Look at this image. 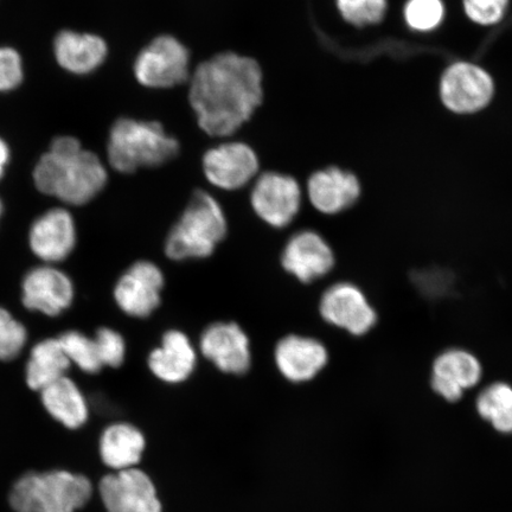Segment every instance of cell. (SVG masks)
I'll return each instance as SVG.
<instances>
[{"instance_id":"d6a6232c","label":"cell","mask_w":512,"mask_h":512,"mask_svg":"<svg viewBox=\"0 0 512 512\" xmlns=\"http://www.w3.org/2000/svg\"><path fill=\"white\" fill-rule=\"evenodd\" d=\"M12 159H14L12 147L8 140L0 134V183H3L6 176H8Z\"/></svg>"},{"instance_id":"cb8c5ba5","label":"cell","mask_w":512,"mask_h":512,"mask_svg":"<svg viewBox=\"0 0 512 512\" xmlns=\"http://www.w3.org/2000/svg\"><path fill=\"white\" fill-rule=\"evenodd\" d=\"M72 369L59 337H46L31 345L24 366V382L31 392L40 393Z\"/></svg>"},{"instance_id":"484cf974","label":"cell","mask_w":512,"mask_h":512,"mask_svg":"<svg viewBox=\"0 0 512 512\" xmlns=\"http://www.w3.org/2000/svg\"><path fill=\"white\" fill-rule=\"evenodd\" d=\"M59 341L70 366L78 368L83 374L96 375L102 370V364L96 350L93 336L79 330L62 332Z\"/></svg>"},{"instance_id":"e0dca14e","label":"cell","mask_w":512,"mask_h":512,"mask_svg":"<svg viewBox=\"0 0 512 512\" xmlns=\"http://www.w3.org/2000/svg\"><path fill=\"white\" fill-rule=\"evenodd\" d=\"M306 196L319 214L336 216L360 203L363 185L354 172L329 165L307 178Z\"/></svg>"},{"instance_id":"8992f818","label":"cell","mask_w":512,"mask_h":512,"mask_svg":"<svg viewBox=\"0 0 512 512\" xmlns=\"http://www.w3.org/2000/svg\"><path fill=\"white\" fill-rule=\"evenodd\" d=\"M190 67L188 47L177 37L163 34L139 51L133 62V75L140 86L165 91L189 82Z\"/></svg>"},{"instance_id":"f546056e","label":"cell","mask_w":512,"mask_h":512,"mask_svg":"<svg viewBox=\"0 0 512 512\" xmlns=\"http://www.w3.org/2000/svg\"><path fill=\"white\" fill-rule=\"evenodd\" d=\"M25 75L27 70L21 51L5 44L0 46V96L17 92L24 85Z\"/></svg>"},{"instance_id":"1f68e13d","label":"cell","mask_w":512,"mask_h":512,"mask_svg":"<svg viewBox=\"0 0 512 512\" xmlns=\"http://www.w3.org/2000/svg\"><path fill=\"white\" fill-rule=\"evenodd\" d=\"M96 350L102 367L119 368L123 366L126 358V342L123 335L111 328H100L94 336Z\"/></svg>"},{"instance_id":"4dcf8cb0","label":"cell","mask_w":512,"mask_h":512,"mask_svg":"<svg viewBox=\"0 0 512 512\" xmlns=\"http://www.w3.org/2000/svg\"><path fill=\"white\" fill-rule=\"evenodd\" d=\"M510 0H462L464 15L483 28L495 27L507 16Z\"/></svg>"},{"instance_id":"277c9868","label":"cell","mask_w":512,"mask_h":512,"mask_svg":"<svg viewBox=\"0 0 512 512\" xmlns=\"http://www.w3.org/2000/svg\"><path fill=\"white\" fill-rule=\"evenodd\" d=\"M93 494L92 480L82 473L63 469L30 471L11 486L9 504L15 512H78Z\"/></svg>"},{"instance_id":"52a82bcc","label":"cell","mask_w":512,"mask_h":512,"mask_svg":"<svg viewBox=\"0 0 512 512\" xmlns=\"http://www.w3.org/2000/svg\"><path fill=\"white\" fill-rule=\"evenodd\" d=\"M495 95V82L479 64L457 61L448 66L439 80V98L448 112L471 115L482 112Z\"/></svg>"},{"instance_id":"2e32d148","label":"cell","mask_w":512,"mask_h":512,"mask_svg":"<svg viewBox=\"0 0 512 512\" xmlns=\"http://www.w3.org/2000/svg\"><path fill=\"white\" fill-rule=\"evenodd\" d=\"M483 379V363L475 352L470 350L446 349L432 362V392L448 403L462 401L467 390L478 387Z\"/></svg>"},{"instance_id":"7a4b0ae2","label":"cell","mask_w":512,"mask_h":512,"mask_svg":"<svg viewBox=\"0 0 512 512\" xmlns=\"http://www.w3.org/2000/svg\"><path fill=\"white\" fill-rule=\"evenodd\" d=\"M32 188L67 208L85 207L108 184L104 160L73 134H59L31 169Z\"/></svg>"},{"instance_id":"d6986e66","label":"cell","mask_w":512,"mask_h":512,"mask_svg":"<svg viewBox=\"0 0 512 512\" xmlns=\"http://www.w3.org/2000/svg\"><path fill=\"white\" fill-rule=\"evenodd\" d=\"M204 358L228 375H245L252 366L251 342L239 324L217 322L208 326L200 338Z\"/></svg>"},{"instance_id":"ac0fdd59","label":"cell","mask_w":512,"mask_h":512,"mask_svg":"<svg viewBox=\"0 0 512 512\" xmlns=\"http://www.w3.org/2000/svg\"><path fill=\"white\" fill-rule=\"evenodd\" d=\"M335 265L334 248L322 234L312 229L293 234L281 253V266L302 284L323 279Z\"/></svg>"},{"instance_id":"6da1fadb","label":"cell","mask_w":512,"mask_h":512,"mask_svg":"<svg viewBox=\"0 0 512 512\" xmlns=\"http://www.w3.org/2000/svg\"><path fill=\"white\" fill-rule=\"evenodd\" d=\"M260 63L235 51L211 56L191 73L188 99L197 125L211 138H228L254 117L264 102Z\"/></svg>"},{"instance_id":"7c38bea8","label":"cell","mask_w":512,"mask_h":512,"mask_svg":"<svg viewBox=\"0 0 512 512\" xmlns=\"http://www.w3.org/2000/svg\"><path fill=\"white\" fill-rule=\"evenodd\" d=\"M98 492L106 512H163L155 482L138 467L107 473Z\"/></svg>"},{"instance_id":"83f0119b","label":"cell","mask_w":512,"mask_h":512,"mask_svg":"<svg viewBox=\"0 0 512 512\" xmlns=\"http://www.w3.org/2000/svg\"><path fill=\"white\" fill-rule=\"evenodd\" d=\"M29 344V330L21 319L0 305V362H12L22 356Z\"/></svg>"},{"instance_id":"4316f807","label":"cell","mask_w":512,"mask_h":512,"mask_svg":"<svg viewBox=\"0 0 512 512\" xmlns=\"http://www.w3.org/2000/svg\"><path fill=\"white\" fill-rule=\"evenodd\" d=\"M446 17L444 0H406L402 18L406 27L416 34H430L441 27Z\"/></svg>"},{"instance_id":"9c48e42d","label":"cell","mask_w":512,"mask_h":512,"mask_svg":"<svg viewBox=\"0 0 512 512\" xmlns=\"http://www.w3.org/2000/svg\"><path fill=\"white\" fill-rule=\"evenodd\" d=\"M27 240L38 264L60 266L78 246V224L72 210L60 204L43 210L30 223Z\"/></svg>"},{"instance_id":"ba28073f","label":"cell","mask_w":512,"mask_h":512,"mask_svg":"<svg viewBox=\"0 0 512 512\" xmlns=\"http://www.w3.org/2000/svg\"><path fill=\"white\" fill-rule=\"evenodd\" d=\"M318 311L326 324L356 338L369 335L379 323V313L366 292L351 281H339L326 288Z\"/></svg>"},{"instance_id":"836d02e7","label":"cell","mask_w":512,"mask_h":512,"mask_svg":"<svg viewBox=\"0 0 512 512\" xmlns=\"http://www.w3.org/2000/svg\"><path fill=\"white\" fill-rule=\"evenodd\" d=\"M5 210H6V207H5L4 198L2 197V195H0V224H2V221L4 219Z\"/></svg>"},{"instance_id":"ffe728a7","label":"cell","mask_w":512,"mask_h":512,"mask_svg":"<svg viewBox=\"0 0 512 512\" xmlns=\"http://www.w3.org/2000/svg\"><path fill=\"white\" fill-rule=\"evenodd\" d=\"M274 361L285 380L300 384L315 380L328 366L330 354L317 338L288 335L275 345Z\"/></svg>"},{"instance_id":"4fadbf2b","label":"cell","mask_w":512,"mask_h":512,"mask_svg":"<svg viewBox=\"0 0 512 512\" xmlns=\"http://www.w3.org/2000/svg\"><path fill=\"white\" fill-rule=\"evenodd\" d=\"M202 171L213 187L236 191L245 188L259 176L260 159L247 143L224 142L204 152Z\"/></svg>"},{"instance_id":"603a6c76","label":"cell","mask_w":512,"mask_h":512,"mask_svg":"<svg viewBox=\"0 0 512 512\" xmlns=\"http://www.w3.org/2000/svg\"><path fill=\"white\" fill-rule=\"evenodd\" d=\"M146 438L137 426L118 421L108 425L99 438V457L113 472L137 467L144 457Z\"/></svg>"},{"instance_id":"d4e9b609","label":"cell","mask_w":512,"mask_h":512,"mask_svg":"<svg viewBox=\"0 0 512 512\" xmlns=\"http://www.w3.org/2000/svg\"><path fill=\"white\" fill-rule=\"evenodd\" d=\"M480 419L499 434H512V384L496 381L480 390L476 399Z\"/></svg>"},{"instance_id":"5b68a950","label":"cell","mask_w":512,"mask_h":512,"mask_svg":"<svg viewBox=\"0 0 512 512\" xmlns=\"http://www.w3.org/2000/svg\"><path fill=\"white\" fill-rule=\"evenodd\" d=\"M227 233V216L220 202L209 192L196 190L166 236L165 254L174 261L209 258Z\"/></svg>"},{"instance_id":"44dd1931","label":"cell","mask_w":512,"mask_h":512,"mask_svg":"<svg viewBox=\"0 0 512 512\" xmlns=\"http://www.w3.org/2000/svg\"><path fill=\"white\" fill-rule=\"evenodd\" d=\"M197 364V350L183 331L169 330L162 342L150 352L147 366L153 376L168 384L187 381Z\"/></svg>"},{"instance_id":"f1b7e54d","label":"cell","mask_w":512,"mask_h":512,"mask_svg":"<svg viewBox=\"0 0 512 512\" xmlns=\"http://www.w3.org/2000/svg\"><path fill=\"white\" fill-rule=\"evenodd\" d=\"M343 22L362 29L383 22L389 8L388 0H335Z\"/></svg>"},{"instance_id":"8fae6325","label":"cell","mask_w":512,"mask_h":512,"mask_svg":"<svg viewBox=\"0 0 512 512\" xmlns=\"http://www.w3.org/2000/svg\"><path fill=\"white\" fill-rule=\"evenodd\" d=\"M251 206L268 226L283 229L297 219L303 206L302 185L291 175L266 171L254 179Z\"/></svg>"},{"instance_id":"9a60e30c","label":"cell","mask_w":512,"mask_h":512,"mask_svg":"<svg viewBox=\"0 0 512 512\" xmlns=\"http://www.w3.org/2000/svg\"><path fill=\"white\" fill-rule=\"evenodd\" d=\"M164 273L152 261L140 260L127 268L114 286L115 304L125 315L147 318L162 302Z\"/></svg>"},{"instance_id":"3957f363","label":"cell","mask_w":512,"mask_h":512,"mask_svg":"<svg viewBox=\"0 0 512 512\" xmlns=\"http://www.w3.org/2000/svg\"><path fill=\"white\" fill-rule=\"evenodd\" d=\"M179 152V140L166 132L159 121L121 117L107 134V164L121 175L160 168L176 159Z\"/></svg>"},{"instance_id":"30bf717a","label":"cell","mask_w":512,"mask_h":512,"mask_svg":"<svg viewBox=\"0 0 512 512\" xmlns=\"http://www.w3.org/2000/svg\"><path fill=\"white\" fill-rule=\"evenodd\" d=\"M76 288L60 266L37 264L21 281V303L25 310L47 318H57L73 306Z\"/></svg>"},{"instance_id":"5bb4252c","label":"cell","mask_w":512,"mask_h":512,"mask_svg":"<svg viewBox=\"0 0 512 512\" xmlns=\"http://www.w3.org/2000/svg\"><path fill=\"white\" fill-rule=\"evenodd\" d=\"M51 54L61 72L72 78H86L104 66L110 47L94 31L64 28L56 32Z\"/></svg>"},{"instance_id":"7402d4cb","label":"cell","mask_w":512,"mask_h":512,"mask_svg":"<svg viewBox=\"0 0 512 512\" xmlns=\"http://www.w3.org/2000/svg\"><path fill=\"white\" fill-rule=\"evenodd\" d=\"M38 396L44 411L67 430L78 431L87 425L91 407L78 382L69 375L50 383Z\"/></svg>"}]
</instances>
